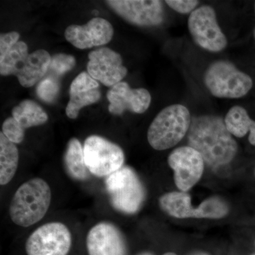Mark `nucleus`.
I'll use <instances>...</instances> for the list:
<instances>
[{"instance_id":"obj_1","label":"nucleus","mask_w":255,"mask_h":255,"mask_svg":"<svg viewBox=\"0 0 255 255\" xmlns=\"http://www.w3.org/2000/svg\"><path fill=\"white\" fill-rule=\"evenodd\" d=\"M188 142L209 165H225L231 162L237 152V142L226 128L222 118L201 116L191 121Z\"/></svg>"},{"instance_id":"obj_2","label":"nucleus","mask_w":255,"mask_h":255,"mask_svg":"<svg viewBox=\"0 0 255 255\" xmlns=\"http://www.w3.org/2000/svg\"><path fill=\"white\" fill-rule=\"evenodd\" d=\"M51 199V189L44 179H30L15 192L9 208L10 219L21 227L33 226L46 216Z\"/></svg>"},{"instance_id":"obj_3","label":"nucleus","mask_w":255,"mask_h":255,"mask_svg":"<svg viewBox=\"0 0 255 255\" xmlns=\"http://www.w3.org/2000/svg\"><path fill=\"white\" fill-rule=\"evenodd\" d=\"M191 116L187 107L173 105L161 111L151 123L147 140L152 148L164 150L179 143L189 132Z\"/></svg>"},{"instance_id":"obj_4","label":"nucleus","mask_w":255,"mask_h":255,"mask_svg":"<svg viewBox=\"0 0 255 255\" xmlns=\"http://www.w3.org/2000/svg\"><path fill=\"white\" fill-rule=\"evenodd\" d=\"M105 184L111 203L119 211L133 214L143 204L145 196L143 186L130 167H122L108 176Z\"/></svg>"},{"instance_id":"obj_5","label":"nucleus","mask_w":255,"mask_h":255,"mask_svg":"<svg viewBox=\"0 0 255 255\" xmlns=\"http://www.w3.org/2000/svg\"><path fill=\"white\" fill-rule=\"evenodd\" d=\"M204 82L209 92L218 98H241L253 86L249 75L226 60H219L210 65Z\"/></svg>"},{"instance_id":"obj_6","label":"nucleus","mask_w":255,"mask_h":255,"mask_svg":"<svg viewBox=\"0 0 255 255\" xmlns=\"http://www.w3.org/2000/svg\"><path fill=\"white\" fill-rule=\"evenodd\" d=\"M83 150L87 169L96 177H108L123 167V150L104 137L99 135L87 137Z\"/></svg>"},{"instance_id":"obj_7","label":"nucleus","mask_w":255,"mask_h":255,"mask_svg":"<svg viewBox=\"0 0 255 255\" xmlns=\"http://www.w3.org/2000/svg\"><path fill=\"white\" fill-rule=\"evenodd\" d=\"M72 235L63 223H46L31 233L26 243L27 255H68Z\"/></svg>"},{"instance_id":"obj_8","label":"nucleus","mask_w":255,"mask_h":255,"mask_svg":"<svg viewBox=\"0 0 255 255\" xmlns=\"http://www.w3.org/2000/svg\"><path fill=\"white\" fill-rule=\"evenodd\" d=\"M188 27L196 44L204 49L220 52L227 46V39L218 24L216 11L211 6H201L191 12Z\"/></svg>"},{"instance_id":"obj_9","label":"nucleus","mask_w":255,"mask_h":255,"mask_svg":"<svg viewBox=\"0 0 255 255\" xmlns=\"http://www.w3.org/2000/svg\"><path fill=\"white\" fill-rule=\"evenodd\" d=\"M168 164L173 169L176 185L183 192L194 187L204 172V158L190 146L178 147L172 151L168 157Z\"/></svg>"},{"instance_id":"obj_10","label":"nucleus","mask_w":255,"mask_h":255,"mask_svg":"<svg viewBox=\"0 0 255 255\" xmlns=\"http://www.w3.org/2000/svg\"><path fill=\"white\" fill-rule=\"evenodd\" d=\"M87 63V73L107 87H113L127 75V69L119 53L109 48L90 52Z\"/></svg>"},{"instance_id":"obj_11","label":"nucleus","mask_w":255,"mask_h":255,"mask_svg":"<svg viewBox=\"0 0 255 255\" xmlns=\"http://www.w3.org/2000/svg\"><path fill=\"white\" fill-rule=\"evenodd\" d=\"M119 16L132 24L140 26H153L163 21V4L161 1H107Z\"/></svg>"},{"instance_id":"obj_12","label":"nucleus","mask_w":255,"mask_h":255,"mask_svg":"<svg viewBox=\"0 0 255 255\" xmlns=\"http://www.w3.org/2000/svg\"><path fill=\"white\" fill-rule=\"evenodd\" d=\"M114 28L107 20L95 18L84 26L71 25L66 28L67 41L79 49L103 46L112 41Z\"/></svg>"},{"instance_id":"obj_13","label":"nucleus","mask_w":255,"mask_h":255,"mask_svg":"<svg viewBox=\"0 0 255 255\" xmlns=\"http://www.w3.org/2000/svg\"><path fill=\"white\" fill-rule=\"evenodd\" d=\"M86 244L89 255H127L123 235L111 223L93 226L87 234Z\"/></svg>"},{"instance_id":"obj_14","label":"nucleus","mask_w":255,"mask_h":255,"mask_svg":"<svg viewBox=\"0 0 255 255\" xmlns=\"http://www.w3.org/2000/svg\"><path fill=\"white\" fill-rule=\"evenodd\" d=\"M107 97L110 103L109 111L115 115H121L125 111L142 114L151 103L150 92L143 88L131 89L126 82L112 87Z\"/></svg>"},{"instance_id":"obj_15","label":"nucleus","mask_w":255,"mask_h":255,"mask_svg":"<svg viewBox=\"0 0 255 255\" xmlns=\"http://www.w3.org/2000/svg\"><path fill=\"white\" fill-rule=\"evenodd\" d=\"M100 85L87 72H82L72 82L70 88V101L67 105V117L78 118L80 111L86 106L98 102L101 98Z\"/></svg>"},{"instance_id":"obj_16","label":"nucleus","mask_w":255,"mask_h":255,"mask_svg":"<svg viewBox=\"0 0 255 255\" xmlns=\"http://www.w3.org/2000/svg\"><path fill=\"white\" fill-rule=\"evenodd\" d=\"M50 61L51 56L46 50H37L28 55L14 75L23 87H31L44 78Z\"/></svg>"},{"instance_id":"obj_17","label":"nucleus","mask_w":255,"mask_h":255,"mask_svg":"<svg viewBox=\"0 0 255 255\" xmlns=\"http://www.w3.org/2000/svg\"><path fill=\"white\" fill-rule=\"evenodd\" d=\"M18 150L14 142L0 133V184H9L18 168Z\"/></svg>"},{"instance_id":"obj_18","label":"nucleus","mask_w":255,"mask_h":255,"mask_svg":"<svg viewBox=\"0 0 255 255\" xmlns=\"http://www.w3.org/2000/svg\"><path fill=\"white\" fill-rule=\"evenodd\" d=\"M159 205L164 212L177 219L196 218V209L191 206V198L185 192H169L159 199Z\"/></svg>"},{"instance_id":"obj_19","label":"nucleus","mask_w":255,"mask_h":255,"mask_svg":"<svg viewBox=\"0 0 255 255\" xmlns=\"http://www.w3.org/2000/svg\"><path fill=\"white\" fill-rule=\"evenodd\" d=\"M64 159L67 172L73 179L85 181L90 177V172L85 164L83 148L78 139L72 138L69 140Z\"/></svg>"},{"instance_id":"obj_20","label":"nucleus","mask_w":255,"mask_h":255,"mask_svg":"<svg viewBox=\"0 0 255 255\" xmlns=\"http://www.w3.org/2000/svg\"><path fill=\"white\" fill-rule=\"evenodd\" d=\"M12 117L24 130L46 123L48 117L38 104L32 100H23L13 109Z\"/></svg>"},{"instance_id":"obj_21","label":"nucleus","mask_w":255,"mask_h":255,"mask_svg":"<svg viewBox=\"0 0 255 255\" xmlns=\"http://www.w3.org/2000/svg\"><path fill=\"white\" fill-rule=\"evenodd\" d=\"M224 122L228 131L238 137L246 135L251 131L255 123L250 117L248 112L241 106H235L228 111Z\"/></svg>"},{"instance_id":"obj_22","label":"nucleus","mask_w":255,"mask_h":255,"mask_svg":"<svg viewBox=\"0 0 255 255\" xmlns=\"http://www.w3.org/2000/svg\"><path fill=\"white\" fill-rule=\"evenodd\" d=\"M28 55L26 43L17 42L4 57L0 58V74L3 76L15 75Z\"/></svg>"},{"instance_id":"obj_23","label":"nucleus","mask_w":255,"mask_h":255,"mask_svg":"<svg viewBox=\"0 0 255 255\" xmlns=\"http://www.w3.org/2000/svg\"><path fill=\"white\" fill-rule=\"evenodd\" d=\"M228 206L223 199L211 197L196 208V219H221L227 215Z\"/></svg>"},{"instance_id":"obj_24","label":"nucleus","mask_w":255,"mask_h":255,"mask_svg":"<svg viewBox=\"0 0 255 255\" xmlns=\"http://www.w3.org/2000/svg\"><path fill=\"white\" fill-rule=\"evenodd\" d=\"M60 91V83L54 77H46L38 83L36 88L37 95L47 103L54 102Z\"/></svg>"},{"instance_id":"obj_25","label":"nucleus","mask_w":255,"mask_h":255,"mask_svg":"<svg viewBox=\"0 0 255 255\" xmlns=\"http://www.w3.org/2000/svg\"><path fill=\"white\" fill-rule=\"evenodd\" d=\"M76 61L73 55L58 53L51 57L49 70L57 76L64 75L75 66Z\"/></svg>"},{"instance_id":"obj_26","label":"nucleus","mask_w":255,"mask_h":255,"mask_svg":"<svg viewBox=\"0 0 255 255\" xmlns=\"http://www.w3.org/2000/svg\"><path fill=\"white\" fill-rule=\"evenodd\" d=\"M2 132L6 138L15 144L21 143L24 139V129L13 117H9L4 121L2 125Z\"/></svg>"},{"instance_id":"obj_27","label":"nucleus","mask_w":255,"mask_h":255,"mask_svg":"<svg viewBox=\"0 0 255 255\" xmlns=\"http://www.w3.org/2000/svg\"><path fill=\"white\" fill-rule=\"evenodd\" d=\"M165 2L172 9L181 14L193 12L199 4V1L195 0H167Z\"/></svg>"},{"instance_id":"obj_28","label":"nucleus","mask_w":255,"mask_h":255,"mask_svg":"<svg viewBox=\"0 0 255 255\" xmlns=\"http://www.w3.org/2000/svg\"><path fill=\"white\" fill-rule=\"evenodd\" d=\"M19 33L12 31L1 33L0 36V58L4 57L9 50L18 42Z\"/></svg>"},{"instance_id":"obj_29","label":"nucleus","mask_w":255,"mask_h":255,"mask_svg":"<svg viewBox=\"0 0 255 255\" xmlns=\"http://www.w3.org/2000/svg\"><path fill=\"white\" fill-rule=\"evenodd\" d=\"M249 141L251 142L252 145L255 146V123L254 124V127H253V128L251 129V131H250L249 137Z\"/></svg>"},{"instance_id":"obj_30","label":"nucleus","mask_w":255,"mask_h":255,"mask_svg":"<svg viewBox=\"0 0 255 255\" xmlns=\"http://www.w3.org/2000/svg\"><path fill=\"white\" fill-rule=\"evenodd\" d=\"M191 255H209L207 253H204V252H196V253H193Z\"/></svg>"},{"instance_id":"obj_31","label":"nucleus","mask_w":255,"mask_h":255,"mask_svg":"<svg viewBox=\"0 0 255 255\" xmlns=\"http://www.w3.org/2000/svg\"><path fill=\"white\" fill-rule=\"evenodd\" d=\"M138 255H152L150 254V253H140V254H139Z\"/></svg>"},{"instance_id":"obj_32","label":"nucleus","mask_w":255,"mask_h":255,"mask_svg":"<svg viewBox=\"0 0 255 255\" xmlns=\"http://www.w3.org/2000/svg\"><path fill=\"white\" fill-rule=\"evenodd\" d=\"M162 255H177L174 254V253H165V254H164Z\"/></svg>"},{"instance_id":"obj_33","label":"nucleus","mask_w":255,"mask_h":255,"mask_svg":"<svg viewBox=\"0 0 255 255\" xmlns=\"http://www.w3.org/2000/svg\"><path fill=\"white\" fill-rule=\"evenodd\" d=\"M254 37H255V31H254Z\"/></svg>"},{"instance_id":"obj_34","label":"nucleus","mask_w":255,"mask_h":255,"mask_svg":"<svg viewBox=\"0 0 255 255\" xmlns=\"http://www.w3.org/2000/svg\"></svg>"},{"instance_id":"obj_35","label":"nucleus","mask_w":255,"mask_h":255,"mask_svg":"<svg viewBox=\"0 0 255 255\" xmlns=\"http://www.w3.org/2000/svg\"></svg>"}]
</instances>
